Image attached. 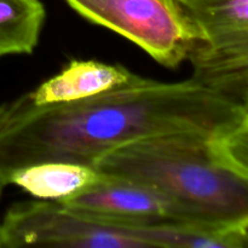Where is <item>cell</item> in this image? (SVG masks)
I'll use <instances>...</instances> for the list:
<instances>
[{
    "label": "cell",
    "instance_id": "6da1fadb",
    "mask_svg": "<svg viewBox=\"0 0 248 248\" xmlns=\"http://www.w3.org/2000/svg\"><path fill=\"white\" fill-rule=\"evenodd\" d=\"M248 128V107L193 79L162 82L136 75L120 87L70 103H10L0 126V177L29 165H90L108 150L167 135L224 138Z\"/></svg>",
    "mask_w": 248,
    "mask_h": 248
},
{
    "label": "cell",
    "instance_id": "7a4b0ae2",
    "mask_svg": "<svg viewBox=\"0 0 248 248\" xmlns=\"http://www.w3.org/2000/svg\"><path fill=\"white\" fill-rule=\"evenodd\" d=\"M91 166L225 222L248 223V128L224 138H143L108 150Z\"/></svg>",
    "mask_w": 248,
    "mask_h": 248
},
{
    "label": "cell",
    "instance_id": "3957f363",
    "mask_svg": "<svg viewBox=\"0 0 248 248\" xmlns=\"http://www.w3.org/2000/svg\"><path fill=\"white\" fill-rule=\"evenodd\" d=\"M1 248L24 246L81 248L186 247L182 227L138 228L101 222L57 201L14 203L0 220Z\"/></svg>",
    "mask_w": 248,
    "mask_h": 248
},
{
    "label": "cell",
    "instance_id": "277c9868",
    "mask_svg": "<svg viewBox=\"0 0 248 248\" xmlns=\"http://www.w3.org/2000/svg\"><path fill=\"white\" fill-rule=\"evenodd\" d=\"M57 202L101 222L128 227H194L236 232L248 229V223L225 222L149 186L107 174L86 190Z\"/></svg>",
    "mask_w": 248,
    "mask_h": 248
},
{
    "label": "cell",
    "instance_id": "5b68a950",
    "mask_svg": "<svg viewBox=\"0 0 248 248\" xmlns=\"http://www.w3.org/2000/svg\"><path fill=\"white\" fill-rule=\"evenodd\" d=\"M75 12L144 50L157 63L177 68L198 33L176 0H64Z\"/></svg>",
    "mask_w": 248,
    "mask_h": 248
},
{
    "label": "cell",
    "instance_id": "8992f818",
    "mask_svg": "<svg viewBox=\"0 0 248 248\" xmlns=\"http://www.w3.org/2000/svg\"><path fill=\"white\" fill-rule=\"evenodd\" d=\"M135 77L121 64L74 60L26 96L35 107L70 103L123 86Z\"/></svg>",
    "mask_w": 248,
    "mask_h": 248
},
{
    "label": "cell",
    "instance_id": "52a82bcc",
    "mask_svg": "<svg viewBox=\"0 0 248 248\" xmlns=\"http://www.w3.org/2000/svg\"><path fill=\"white\" fill-rule=\"evenodd\" d=\"M198 33L217 50L248 48V0H176Z\"/></svg>",
    "mask_w": 248,
    "mask_h": 248
},
{
    "label": "cell",
    "instance_id": "ba28073f",
    "mask_svg": "<svg viewBox=\"0 0 248 248\" xmlns=\"http://www.w3.org/2000/svg\"><path fill=\"white\" fill-rule=\"evenodd\" d=\"M106 177L90 165L48 161L15 170L6 183L23 189L40 200L62 201L86 190Z\"/></svg>",
    "mask_w": 248,
    "mask_h": 248
},
{
    "label": "cell",
    "instance_id": "9c48e42d",
    "mask_svg": "<svg viewBox=\"0 0 248 248\" xmlns=\"http://www.w3.org/2000/svg\"><path fill=\"white\" fill-rule=\"evenodd\" d=\"M186 60L193 65L194 81L248 107V50H216L195 41Z\"/></svg>",
    "mask_w": 248,
    "mask_h": 248
},
{
    "label": "cell",
    "instance_id": "30bf717a",
    "mask_svg": "<svg viewBox=\"0 0 248 248\" xmlns=\"http://www.w3.org/2000/svg\"><path fill=\"white\" fill-rule=\"evenodd\" d=\"M45 17L40 0H0V58L33 53Z\"/></svg>",
    "mask_w": 248,
    "mask_h": 248
},
{
    "label": "cell",
    "instance_id": "8fae6325",
    "mask_svg": "<svg viewBox=\"0 0 248 248\" xmlns=\"http://www.w3.org/2000/svg\"><path fill=\"white\" fill-rule=\"evenodd\" d=\"M10 103H2L0 104V126L2 125V123L5 121V118H6L7 113H9Z\"/></svg>",
    "mask_w": 248,
    "mask_h": 248
},
{
    "label": "cell",
    "instance_id": "7c38bea8",
    "mask_svg": "<svg viewBox=\"0 0 248 248\" xmlns=\"http://www.w3.org/2000/svg\"><path fill=\"white\" fill-rule=\"evenodd\" d=\"M6 186V184H5V182L2 181L1 177H0V198H1V194H2V190H4V188ZM0 248H1V240H0Z\"/></svg>",
    "mask_w": 248,
    "mask_h": 248
}]
</instances>
